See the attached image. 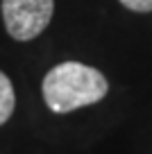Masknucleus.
<instances>
[{
	"mask_svg": "<svg viewBox=\"0 0 152 154\" xmlns=\"http://www.w3.org/2000/svg\"><path fill=\"white\" fill-rule=\"evenodd\" d=\"M41 93L50 111L71 113L105 100L109 93V82L93 66L80 61H64L46 72Z\"/></svg>",
	"mask_w": 152,
	"mask_h": 154,
	"instance_id": "f257e3e1",
	"label": "nucleus"
},
{
	"mask_svg": "<svg viewBox=\"0 0 152 154\" xmlns=\"http://www.w3.org/2000/svg\"><path fill=\"white\" fill-rule=\"evenodd\" d=\"M5 29L16 41H32L50 25L55 0H0Z\"/></svg>",
	"mask_w": 152,
	"mask_h": 154,
	"instance_id": "f03ea898",
	"label": "nucleus"
},
{
	"mask_svg": "<svg viewBox=\"0 0 152 154\" xmlns=\"http://www.w3.org/2000/svg\"><path fill=\"white\" fill-rule=\"evenodd\" d=\"M16 109V93H14V84L11 79L0 70V127L5 125L14 116Z\"/></svg>",
	"mask_w": 152,
	"mask_h": 154,
	"instance_id": "7ed1b4c3",
	"label": "nucleus"
},
{
	"mask_svg": "<svg viewBox=\"0 0 152 154\" xmlns=\"http://www.w3.org/2000/svg\"><path fill=\"white\" fill-rule=\"evenodd\" d=\"M123 7H127L129 11H138V14H145L152 11V0H118Z\"/></svg>",
	"mask_w": 152,
	"mask_h": 154,
	"instance_id": "20e7f679",
	"label": "nucleus"
}]
</instances>
